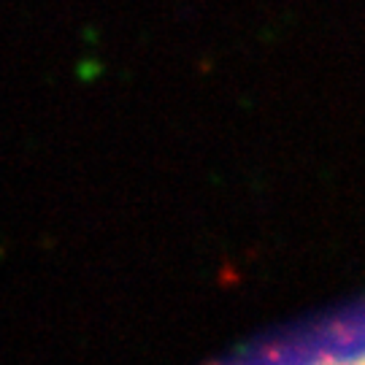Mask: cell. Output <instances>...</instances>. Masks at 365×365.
<instances>
[{
  "instance_id": "3",
  "label": "cell",
  "mask_w": 365,
  "mask_h": 365,
  "mask_svg": "<svg viewBox=\"0 0 365 365\" xmlns=\"http://www.w3.org/2000/svg\"><path fill=\"white\" fill-rule=\"evenodd\" d=\"M346 363L349 365H365V349H360V352L352 354V357H346Z\"/></svg>"
},
{
  "instance_id": "1",
  "label": "cell",
  "mask_w": 365,
  "mask_h": 365,
  "mask_svg": "<svg viewBox=\"0 0 365 365\" xmlns=\"http://www.w3.org/2000/svg\"><path fill=\"white\" fill-rule=\"evenodd\" d=\"M325 336L339 349L360 346V344H365V325L360 319H339V322H330L325 327Z\"/></svg>"
},
{
  "instance_id": "2",
  "label": "cell",
  "mask_w": 365,
  "mask_h": 365,
  "mask_svg": "<svg viewBox=\"0 0 365 365\" xmlns=\"http://www.w3.org/2000/svg\"><path fill=\"white\" fill-rule=\"evenodd\" d=\"M257 357H260L262 363H268V365H282L284 360H287V346H284L282 341H274V344H265V346H260V352H257Z\"/></svg>"
},
{
  "instance_id": "4",
  "label": "cell",
  "mask_w": 365,
  "mask_h": 365,
  "mask_svg": "<svg viewBox=\"0 0 365 365\" xmlns=\"http://www.w3.org/2000/svg\"><path fill=\"white\" fill-rule=\"evenodd\" d=\"M209 365H225V363H220V360H214V363H209Z\"/></svg>"
}]
</instances>
